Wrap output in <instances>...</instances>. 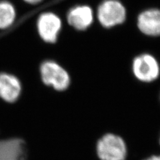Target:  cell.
I'll list each match as a JSON object with an SVG mask.
<instances>
[{"mask_svg":"<svg viewBox=\"0 0 160 160\" xmlns=\"http://www.w3.org/2000/svg\"><path fill=\"white\" fill-rule=\"evenodd\" d=\"M96 152L99 160H126L128 147L120 135L108 132L98 139Z\"/></svg>","mask_w":160,"mask_h":160,"instance_id":"obj_1","label":"cell"},{"mask_svg":"<svg viewBox=\"0 0 160 160\" xmlns=\"http://www.w3.org/2000/svg\"><path fill=\"white\" fill-rule=\"evenodd\" d=\"M132 68L134 77L143 83H152L160 75L159 63L157 59L149 53L136 56L133 60Z\"/></svg>","mask_w":160,"mask_h":160,"instance_id":"obj_2","label":"cell"},{"mask_svg":"<svg viewBox=\"0 0 160 160\" xmlns=\"http://www.w3.org/2000/svg\"><path fill=\"white\" fill-rule=\"evenodd\" d=\"M126 16V9L118 0H105L98 9L99 22L106 28L122 24Z\"/></svg>","mask_w":160,"mask_h":160,"instance_id":"obj_3","label":"cell"},{"mask_svg":"<svg viewBox=\"0 0 160 160\" xmlns=\"http://www.w3.org/2000/svg\"><path fill=\"white\" fill-rule=\"evenodd\" d=\"M40 72L45 84L58 91H63L68 88L70 82L69 74L58 63L52 61L44 62L40 68Z\"/></svg>","mask_w":160,"mask_h":160,"instance_id":"obj_4","label":"cell"},{"mask_svg":"<svg viewBox=\"0 0 160 160\" xmlns=\"http://www.w3.org/2000/svg\"><path fill=\"white\" fill-rule=\"evenodd\" d=\"M0 160H28L24 139L20 138L0 139Z\"/></svg>","mask_w":160,"mask_h":160,"instance_id":"obj_5","label":"cell"},{"mask_svg":"<svg viewBox=\"0 0 160 160\" xmlns=\"http://www.w3.org/2000/svg\"><path fill=\"white\" fill-rule=\"evenodd\" d=\"M61 28V19L53 13H44L38 19V32L40 37L46 42H56Z\"/></svg>","mask_w":160,"mask_h":160,"instance_id":"obj_6","label":"cell"},{"mask_svg":"<svg viewBox=\"0 0 160 160\" xmlns=\"http://www.w3.org/2000/svg\"><path fill=\"white\" fill-rule=\"evenodd\" d=\"M137 27L145 36H160V9L151 8L140 13L137 18Z\"/></svg>","mask_w":160,"mask_h":160,"instance_id":"obj_7","label":"cell"},{"mask_svg":"<svg viewBox=\"0 0 160 160\" xmlns=\"http://www.w3.org/2000/svg\"><path fill=\"white\" fill-rule=\"evenodd\" d=\"M22 86L19 79L13 75L0 73V98L9 103L16 102L21 94Z\"/></svg>","mask_w":160,"mask_h":160,"instance_id":"obj_8","label":"cell"},{"mask_svg":"<svg viewBox=\"0 0 160 160\" xmlns=\"http://www.w3.org/2000/svg\"><path fill=\"white\" fill-rule=\"evenodd\" d=\"M92 9L87 6H79L73 8L68 15V23L78 30H84L93 22Z\"/></svg>","mask_w":160,"mask_h":160,"instance_id":"obj_9","label":"cell"},{"mask_svg":"<svg viewBox=\"0 0 160 160\" xmlns=\"http://www.w3.org/2000/svg\"><path fill=\"white\" fill-rule=\"evenodd\" d=\"M16 10L13 5L8 2H0V29H6L13 23Z\"/></svg>","mask_w":160,"mask_h":160,"instance_id":"obj_10","label":"cell"},{"mask_svg":"<svg viewBox=\"0 0 160 160\" xmlns=\"http://www.w3.org/2000/svg\"><path fill=\"white\" fill-rule=\"evenodd\" d=\"M142 160H160V154H152Z\"/></svg>","mask_w":160,"mask_h":160,"instance_id":"obj_11","label":"cell"},{"mask_svg":"<svg viewBox=\"0 0 160 160\" xmlns=\"http://www.w3.org/2000/svg\"><path fill=\"white\" fill-rule=\"evenodd\" d=\"M24 1L30 4H36L41 2L42 0H24Z\"/></svg>","mask_w":160,"mask_h":160,"instance_id":"obj_12","label":"cell"},{"mask_svg":"<svg viewBox=\"0 0 160 160\" xmlns=\"http://www.w3.org/2000/svg\"><path fill=\"white\" fill-rule=\"evenodd\" d=\"M158 143H159V147H160V133H159V138H158Z\"/></svg>","mask_w":160,"mask_h":160,"instance_id":"obj_13","label":"cell"}]
</instances>
